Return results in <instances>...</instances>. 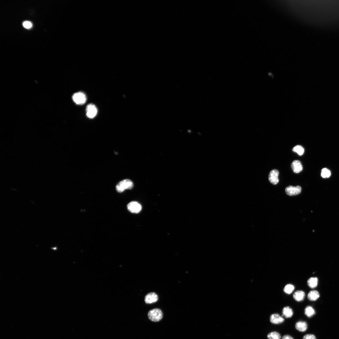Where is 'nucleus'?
Masks as SVG:
<instances>
[{
  "instance_id": "nucleus-8",
  "label": "nucleus",
  "mask_w": 339,
  "mask_h": 339,
  "mask_svg": "<svg viewBox=\"0 0 339 339\" xmlns=\"http://www.w3.org/2000/svg\"><path fill=\"white\" fill-rule=\"evenodd\" d=\"M158 299V295L155 293L151 292L145 296V300L146 303L151 304L156 302Z\"/></svg>"
},
{
  "instance_id": "nucleus-9",
  "label": "nucleus",
  "mask_w": 339,
  "mask_h": 339,
  "mask_svg": "<svg viewBox=\"0 0 339 339\" xmlns=\"http://www.w3.org/2000/svg\"><path fill=\"white\" fill-rule=\"evenodd\" d=\"M270 320L272 324H282L284 321L282 316L277 314L271 315L270 316Z\"/></svg>"
},
{
  "instance_id": "nucleus-2",
  "label": "nucleus",
  "mask_w": 339,
  "mask_h": 339,
  "mask_svg": "<svg viewBox=\"0 0 339 339\" xmlns=\"http://www.w3.org/2000/svg\"><path fill=\"white\" fill-rule=\"evenodd\" d=\"M148 316L149 319L152 321L157 322L159 321L162 318L163 313L160 309H154L149 311Z\"/></svg>"
},
{
  "instance_id": "nucleus-3",
  "label": "nucleus",
  "mask_w": 339,
  "mask_h": 339,
  "mask_svg": "<svg viewBox=\"0 0 339 339\" xmlns=\"http://www.w3.org/2000/svg\"><path fill=\"white\" fill-rule=\"evenodd\" d=\"M72 99L74 102L79 105L84 104L87 100L86 95L81 92L74 94L73 95Z\"/></svg>"
},
{
  "instance_id": "nucleus-20",
  "label": "nucleus",
  "mask_w": 339,
  "mask_h": 339,
  "mask_svg": "<svg viewBox=\"0 0 339 339\" xmlns=\"http://www.w3.org/2000/svg\"><path fill=\"white\" fill-rule=\"evenodd\" d=\"M331 175L330 171L326 168H323L322 170L321 176L324 178H329Z\"/></svg>"
},
{
  "instance_id": "nucleus-4",
  "label": "nucleus",
  "mask_w": 339,
  "mask_h": 339,
  "mask_svg": "<svg viewBox=\"0 0 339 339\" xmlns=\"http://www.w3.org/2000/svg\"><path fill=\"white\" fill-rule=\"evenodd\" d=\"M127 208L132 213H138L142 210L141 205L135 201H132L127 205Z\"/></svg>"
},
{
  "instance_id": "nucleus-14",
  "label": "nucleus",
  "mask_w": 339,
  "mask_h": 339,
  "mask_svg": "<svg viewBox=\"0 0 339 339\" xmlns=\"http://www.w3.org/2000/svg\"><path fill=\"white\" fill-rule=\"evenodd\" d=\"M320 297L319 293L316 290H312L308 293V299L311 301H315L318 299Z\"/></svg>"
},
{
  "instance_id": "nucleus-5",
  "label": "nucleus",
  "mask_w": 339,
  "mask_h": 339,
  "mask_svg": "<svg viewBox=\"0 0 339 339\" xmlns=\"http://www.w3.org/2000/svg\"><path fill=\"white\" fill-rule=\"evenodd\" d=\"M301 188L299 186L294 187L289 186L286 188L285 191L286 194L290 196H295L300 194L301 192Z\"/></svg>"
},
{
  "instance_id": "nucleus-21",
  "label": "nucleus",
  "mask_w": 339,
  "mask_h": 339,
  "mask_svg": "<svg viewBox=\"0 0 339 339\" xmlns=\"http://www.w3.org/2000/svg\"><path fill=\"white\" fill-rule=\"evenodd\" d=\"M23 25L25 28L29 29L32 27L33 24L29 21H25L23 23Z\"/></svg>"
},
{
  "instance_id": "nucleus-19",
  "label": "nucleus",
  "mask_w": 339,
  "mask_h": 339,
  "mask_svg": "<svg viewBox=\"0 0 339 339\" xmlns=\"http://www.w3.org/2000/svg\"><path fill=\"white\" fill-rule=\"evenodd\" d=\"M292 150L294 152L297 153L300 156L303 155L304 152V148L299 145L295 146L293 148Z\"/></svg>"
},
{
  "instance_id": "nucleus-23",
  "label": "nucleus",
  "mask_w": 339,
  "mask_h": 339,
  "mask_svg": "<svg viewBox=\"0 0 339 339\" xmlns=\"http://www.w3.org/2000/svg\"><path fill=\"white\" fill-rule=\"evenodd\" d=\"M282 339H294V338L290 335H285L282 337Z\"/></svg>"
},
{
  "instance_id": "nucleus-7",
  "label": "nucleus",
  "mask_w": 339,
  "mask_h": 339,
  "mask_svg": "<svg viewBox=\"0 0 339 339\" xmlns=\"http://www.w3.org/2000/svg\"><path fill=\"white\" fill-rule=\"evenodd\" d=\"M279 172L276 169L273 170L270 172L268 177L269 181L273 185L277 184L279 181Z\"/></svg>"
},
{
  "instance_id": "nucleus-11",
  "label": "nucleus",
  "mask_w": 339,
  "mask_h": 339,
  "mask_svg": "<svg viewBox=\"0 0 339 339\" xmlns=\"http://www.w3.org/2000/svg\"><path fill=\"white\" fill-rule=\"evenodd\" d=\"M295 327L298 331L303 332H305L308 329V326L306 322L300 321L296 323Z\"/></svg>"
},
{
  "instance_id": "nucleus-18",
  "label": "nucleus",
  "mask_w": 339,
  "mask_h": 339,
  "mask_svg": "<svg viewBox=\"0 0 339 339\" xmlns=\"http://www.w3.org/2000/svg\"><path fill=\"white\" fill-rule=\"evenodd\" d=\"M295 289L294 286L290 284L286 285L284 289V292L288 294H290L292 293Z\"/></svg>"
},
{
  "instance_id": "nucleus-16",
  "label": "nucleus",
  "mask_w": 339,
  "mask_h": 339,
  "mask_svg": "<svg viewBox=\"0 0 339 339\" xmlns=\"http://www.w3.org/2000/svg\"><path fill=\"white\" fill-rule=\"evenodd\" d=\"M315 314L314 309L311 306H308L306 307L305 310V314L308 317L313 316Z\"/></svg>"
},
{
  "instance_id": "nucleus-15",
  "label": "nucleus",
  "mask_w": 339,
  "mask_h": 339,
  "mask_svg": "<svg viewBox=\"0 0 339 339\" xmlns=\"http://www.w3.org/2000/svg\"><path fill=\"white\" fill-rule=\"evenodd\" d=\"M318 283V279L316 277H311L308 281V284L309 287L311 289H314L317 287Z\"/></svg>"
},
{
  "instance_id": "nucleus-22",
  "label": "nucleus",
  "mask_w": 339,
  "mask_h": 339,
  "mask_svg": "<svg viewBox=\"0 0 339 339\" xmlns=\"http://www.w3.org/2000/svg\"><path fill=\"white\" fill-rule=\"evenodd\" d=\"M303 339H316L315 336L312 334H308L304 336Z\"/></svg>"
},
{
  "instance_id": "nucleus-1",
  "label": "nucleus",
  "mask_w": 339,
  "mask_h": 339,
  "mask_svg": "<svg viewBox=\"0 0 339 339\" xmlns=\"http://www.w3.org/2000/svg\"><path fill=\"white\" fill-rule=\"evenodd\" d=\"M134 184L130 180L126 179L119 183L116 186V189L119 193L123 192L125 190L131 189L133 188Z\"/></svg>"
},
{
  "instance_id": "nucleus-10",
  "label": "nucleus",
  "mask_w": 339,
  "mask_h": 339,
  "mask_svg": "<svg viewBox=\"0 0 339 339\" xmlns=\"http://www.w3.org/2000/svg\"><path fill=\"white\" fill-rule=\"evenodd\" d=\"M291 166L294 172L295 173H299L303 170V166L301 162L298 160L294 161L291 164Z\"/></svg>"
},
{
  "instance_id": "nucleus-13",
  "label": "nucleus",
  "mask_w": 339,
  "mask_h": 339,
  "mask_svg": "<svg viewBox=\"0 0 339 339\" xmlns=\"http://www.w3.org/2000/svg\"><path fill=\"white\" fill-rule=\"evenodd\" d=\"M282 313L283 316L286 318H290L293 316L294 312L292 309L289 306H286L283 308Z\"/></svg>"
},
{
  "instance_id": "nucleus-12",
  "label": "nucleus",
  "mask_w": 339,
  "mask_h": 339,
  "mask_svg": "<svg viewBox=\"0 0 339 339\" xmlns=\"http://www.w3.org/2000/svg\"><path fill=\"white\" fill-rule=\"evenodd\" d=\"M305 294L304 291L300 290L296 291L293 295L294 299L298 302L303 301L305 299Z\"/></svg>"
},
{
  "instance_id": "nucleus-17",
  "label": "nucleus",
  "mask_w": 339,
  "mask_h": 339,
  "mask_svg": "<svg viewBox=\"0 0 339 339\" xmlns=\"http://www.w3.org/2000/svg\"><path fill=\"white\" fill-rule=\"evenodd\" d=\"M268 339H281L280 334L277 332H273L268 334L267 336Z\"/></svg>"
},
{
  "instance_id": "nucleus-6",
  "label": "nucleus",
  "mask_w": 339,
  "mask_h": 339,
  "mask_svg": "<svg viewBox=\"0 0 339 339\" xmlns=\"http://www.w3.org/2000/svg\"><path fill=\"white\" fill-rule=\"evenodd\" d=\"M87 115L89 118L92 119L96 116L97 113V109L93 104H89L86 108Z\"/></svg>"
}]
</instances>
